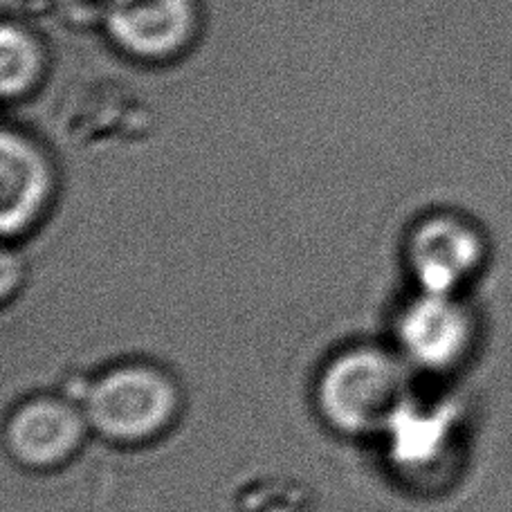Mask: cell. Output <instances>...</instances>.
<instances>
[{
    "mask_svg": "<svg viewBox=\"0 0 512 512\" xmlns=\"http://www.w3.org/2000/svg\"><path fill=\"white\" fill-rule=\"evenodd\" d=\"M405 371L376 346H353L326 364L317 382V405L337 432L362 436L387 429L405 405Z\"/></svg>",
    "mask_w": 512,
    "mask_h": 512,
    "instance_id": "6da1fadb",
    "label": "cell"
},
{
    "mask_svg": "<svg viewBox=\"0 0 512 512\" xmlns=\"http://www.w3.org/2000/svg\"><path fill=\"white\" fill-rule=\"evenodd\" d=\"M178 409L176 380L146 362H128L102 373L84 398L90 427L122 445L146 443L167 432Z\"/></svg>",
    "mask_w": 512,
    "mask_h": 512,
    "instance_id": "7a4b0ae2",
    "label": "cell"
},
{
    "mask_svg": "<svg viewBox=\"0 0 512 512\" xmlns=\"http://www.w3.org/2000/svg\"><path fill=\"white\" fill-rule=\"evenodd\" d=\"M405 254L420 292L456 295L481 270L486 241L468 218L438 212L414 225Z\"/></svg>",
    "mask_w": 512,
    "mask_h": 512,
    "instance_id": "3957f363",
    "label": "cell"
},
{
    "mask_svg": "<svg viewBox=\"0 0 512 512\" xmlns=\"http://www.w3.org/2000/svg\"><path fill=\"white\" fill-rule=\"evenodd\" d=\"M396 337L416 367L447 371L470 355L477 342V322L456 295L420 292L400 313Z\"/></svg>",
    "mask_w": 512,
    "mask_h": 512,
    "instance_id": "277c9868",
    "label": "cell"
},
{
    "mask_svg": "<svg viewBox=\"0 0 512 512\" xmlns=\"http://www.w3.org/2000/svg\"><path fill=\"white\" fill-rule=\"evenodd\" d=\"M88 418L68 400L39 396L23 402L7 423V450L32 470L70 461L86 438Z\"/></svg>",
    "mask_w": 512,
    "mask_h": 512,
    "instance_id": "5b68a950",
    "label": "cell"
},
{
    "mask_svg": "<svg viewBox=\"0 0 512 512\" xmlns=\"http://www.w3.org/2000/svg\"><path fill=\"white\" fill-rule=\"evenodd\" d=\"M0 221L5 236H23L48 212L54 194L52 169L45 155L23 135L5 133L0 146Z\"/></svg>",
    "mask_w": 512,
    "mask_h": 512,
    "instance_id": "8992f818",
    "label": "cell"
},
{
    "mask_svg": "<svg viewBox=\"0 0 512 512\" xmlns=\"http://www.w3.org/2000/svg\"><path fill=\"white\" fill-rule=\"evenodd\" d=\"M194 25L189 0H113L108 27L115 41L142 57H167L187 41Z\"/></svg>",
    "mask_w": 512,
    "mask_h": 512,
    "instance_id": "52a82bcc",
    "label": "cell"
},
{
    "mask_svg": "<svg viewBox=\"0 0 512 512\" xmlns=\"http://www.w3.org/2000/svg\"><path fill=\"white\" fill-rule=\"evenodd\" d=\"M454 414L447 407L423 409L405 402L389 420V447L400 468L423 470L434 465L450 445Z\"/></svg>",
    "mask_w": 512,
    "mask_h": 512,
    "instance_id": "ba28073f",
    "label": "cell"
},
{
    "mask_svg": "<svg viewBox=\"0 0 512 512\" xmlns=\"http://www.w3.org/2000/svg\"><path fill=\"white\" fill-rule=\"evenodd\" d=\"M39 70V57L30 36L18 27L5 25L0 34V86L5 95H18L32 84Z\"/></svg>",
    "mask_w": 512,
    "mask_h": 512,
    "instance_id": "9c48e42d",
    "label": "cell"
}]
</instances>
